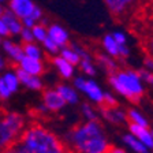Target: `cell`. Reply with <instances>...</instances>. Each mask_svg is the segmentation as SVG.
Here are the masks:
<instances>
[{
    "mask_svg": "<svg viewBox=\"0 0 153 153\" xmlns=\"http://www.w3.org/2000/svg\"><path fill=\"white\" fill-rule=\"evenodd\" d=\"M73 153H108L112 146L101 120H83L67 131L64 137Z\"/></svg>",
    "mask_w": 153,
    "mask_h": 153,
    "instance_id": "1",
    "label": "cell"
},
{
    "mask_svg": "<svg viewBox=\"0 0 153 153\" xmlns=\"http://www.w3.org/2000/svg\"><path fill=\"white\" fill-rule=\"evenodd\" d=\"M18 142L34 153H68L64 140L40 123L27 124Z\"/></svg>",
    "mask_w": 153,
    "mask_h": 153,
    "instance_id": "2",
    "label": "cell"
},
{
    "mask_svg": "<svg viewBox=\"0 0 153 153\" xmlns=\"http://www.w3.org/2000/svg\"><path fill=\"white\" fill-rule=\"evenodd\" d=\"M108 83L115 94L123 97L124 100L137 104L141 101L146 88L138 70L133 68H119L114 74L108 75Z\"/></svg>",
    "mask_w": 153,
    "mask_h": 153,
    "instance_id": "3",
    "label": "cell"
},
{
    "mask_svg": "<svg viewBox=\"0 0 153 153\" xmlns=\"http://www.w3.org/2000/svg\"><path fill=\"white\" fill-rule=\"evenodd\" d=\"M26 120L21 114L13 111H3L0 118V150L13 146L21 138Z\"/></svg>",
    "mask_w": 153,
    "mask_h": 153,
    "instance_id": "4",
    "label": "cell"
},
{
    "mask_svg": "<svg viewBox=\"0 0 153 153\" xmlns=\"http://www.w3.org/2000/svg\"><path fill=\"white\" fill-rule=\"evenodd\" d=\"M73 86L79 92V94L85 96L86 100L89 102L94 104L96 107H101L102 105L105 90L102 89L101 85H100L97 81L93 79V78H88V76H85V75L74 76Z\"/></svg>",
    "mask_w": 153,
    "mask_h": 153,
    "instance_id": "5",
    "label": "cell"
},
{
    "mask_svg": "<svg viewBox=\"0 0 153 153\" xmlns=\"http://www.w3.org/2000/svg\"><path fill=\"white\" fill-rule=\"evenodd\" d=\"M101 48L102 52L109 55L111 57H115L116 60H122V59H127L130 56V47L128 45H119L118 42L114 40L111 33H107L101 37Z\"/></svg>",
    "mask_w": 153,
    "mask_h": 153,
    "instance_id": "6",
    "label": "cell"
},
{
    "mask_svg": "<svg viewBox=\"0 0 153 153\" xmlns=\"http://www.w3.org/2000/svg\"><path fill=\"white\" fill-rule=\"evenodd\" d=\"M100 112V119L105 120L107 123L112 124V126H123L127 124V115H126V109L122 108L120 105H115V107H99Z\"/></svg>",
    "mask_w": 153,
    "mask_h": 153,
    "instance_id": "7",
    "label": "cell"
},
{
    "mask_svg": "<svg viewBox=\"0 0 153 153\" xmlns=\"http://www.w3.org/2000/svg\"><path fill=\"white\" fill-rule=\"evenodd\" d=\"M41 104L44 105V108L47 109L48 114H56L64 109L66 107V101L62 99V96L57 93V90L55 88L51 89L42 90L41 94Z\"/></svg>",
    "mask_w": 153,
    "mask_h": 153,
    "instance_id": "8",
    "label": "cell"
},
{
    "mask_svg": "<svg viewBox=\"0 0 153 153\" xmlns=\"http://www.w3.org/2000/svg\"><path fill=\"white\" fill-rule=\"evenodd\" d=\"M138 0H102L105 8L115 18H122L130 11V8Z\"/></svg>",
    "mask_w": 153,
    "mask_h": 153,
    "instance_id": "9",
    "label": "cell"
},
{
    "mask_svg": "<svg viewBox=\"0 0 153 153\" xmlns=\"http://www.w3.org/2000/svg\"><path fill=\"white\" fill-rule=\"evenodd\" d=\"M47 32L48 37L51 38L59 48L67 47L70 44V33L66 27H63L59 23H49L47 26Z\"/></svg>",
    "mask_w": 153,
    "mask_h": 153,
    "instance_id": "10",
    "label": "cell"
},
{
    "mask_svg": "<svg viewBox=\"0 0 153 153\" xmlns=\"http://www.w3.org/2000/svg\"><path fill=\"white\" fill-rule=\"evenodd\" d=\"M14 71H15L16 76H18L19 83L25 86L26 89L33 90V92H42L44 90V82H42L41 76L30 75V74L25 73L16 66H14Z\"/></svg>",
    "mask_w": 153,
    "mask_h": 153,
    "instance_id": "11",
    "label": "cell"
},
{
    "mask_svg": "<svg viewBox=\"0 0 153 153\" xmlns=\"http://www.w3.org/2000/svg\"><path fill=\"white\" fill-rule=\"evenodd\" d=\"M36 7H37V4L33 0H10L8 1V10L13 11L21 21L32 15Z\"/></svg>",
    "mask_w": 153,
    "mask_h": 153,
    "instance_id": "12",
    "label": "cell"
},
{
    "mask_svg": "<svg viewBox=\"0 0 153 153\" xmlns=\"http://www.w3.org/2000/svg\"><path fill=\"white\" fill-rule=\"evenodd\" d=\"M16 67H19L25 73L30 74V75H36V76H41L45 73V64L42 59H34V57L23 56L19 60V63L16 64Z\"/></svg>",
    "mask_w": 153,
    "mask_h": 153,
    "instance_id": "13",
    "label": "cell"
},
{
    "mask_svg": "<svg viewBox=\"0 0 153 153\" xmlns=\"http://www.w3.org/2000/svg\"><path fill=\"white\" fill-rule=\"evenodd\" d=\"M51 64L55 67V70L57 71V74L63 78L64 81H73V78L75 76V66H73L71 63L63 59L60 55L56 56H51Z\"/></svg>",
    "mask_w": 153,
    "mask_h": 153,
    "instance_id": "14",
    "label": "cell"
},
{
    "mask_svg": "<svg viewBox=\"0 0 153 153\" xmlns=\"http://www.w3.org/2000/svg\"><path fill=\"white\" fill-rule=\"evenodd\" d=\"M55 89L57 90V93L62 96V99L66 101L67 105H76L79 104L81 97L79 92L74 88L73 85H70L68 82H60L55 86Z\"/></svg>",
    "mask_w": 153,
    "mask_h": 153,
    "instance_id": "15",
    "label": "cell"
},
{
    "mask_svg": "<svg viewBox=\"0 0 153 153\" xmlns=\"http://www.w3.org/2000/svg\"><path fill=\"white\" fill-rule=\"evenodd\" d=\"M128 133H131L138 141L145 145L149 150H153V135H152V128L150 127H143V126H137V124L127 123Z\"/></svg>",
    "mask_w": 153,
    "mask_h": 153,
    "instance_id": "16",
    "label": "cell"
},
{
    "mask_svg": "<svg viewBox=\"0 0 153 153\" xmlns=\"http://www.w3.org/2000/svg\"><path fill=\"white\" fill-rule=\"evenodd\" d=\"M93 57H94L97 67H100L107 75H111L116 70H119V60H116L115 57H111L105 52H97Z\"/></svg>",
    "mask_w": 153,
    "mask_h": 153,
    "instance_id": "17",
    "label": "cell"
},
{
    "mask_svg": "<svg viewBox=\"0 0 153 153\" xmlns=\"http://www.w3.org/2000/svg\"><path fill=\"white\" fill-rule=\"evenodd\" d=\"M1 19H3V22L6 23V27H7V30H8V34L18 36L19 33H21V30L23 29L22 21H21L13 11H10L8 8L4 10L3 15H1Z\"/></svg>",
    "mask_w": 153,
    "mask_h": 153,
    "instance_id": "18",
    "label": "cell"
},
{
    "mask_svg": "<svg viewBox=\"0 0 153 153\" xmlns=\"http://www.w3.org/2000/svg\"><path fill=\"white\" fill-rule=\"evenodd\" d=\"M1 45H3V49H4V52H6V55L8 56V59L13 60V63L15 64V66L19 63V60L25 56L23 48L19 44H16V42L10 41V40H4V41L1 42Z\"/></svg>",
    "mask_w": 153,
    "mask_h": 153,
    "instance_id": "19",
    "label": "cell"
},
{
    "mask_svg": "<svg viewBox=\"0 0 153 153\" xmlns=\"http://www.w3.org/2000/svg\"><path fill=\"white\" fill-rule=\"evenodd\" d=\"M122 142H123V145L126 146V149L130 150V152H133V153H146V152H149V149H148L141 141H138L131 133L122 134Z\"/></svg>",
    "mask_w": 153,
    "mask_h": 153,
    "instance_id": "20",
    "label": "cell"
},
{
    "mask_svg": "<svg viewBox=\"0 0 153 153\" xmlns=\"http://www.w3.org/2000/svg\"><path fill=\"white\" fill-rule=\"evenodd\" d=\"M126 115H127V123L149 127V119L146 118V115L135 107H130V108L126 109Z\"/></svg>",
    "mask_w": 153,
    "mask_h": 153,
    "instance_id": "21",
    "label": "cell"
},
{
    "mask_svg": "<svg viewBox=\"0 0 153 153\" xmlns=\"http://www.w3.org/2000/svg\"><path fill=\"white\" fill-rule=\"evenodd\" d=\"M76 67H78L81 73H82L85 76H88V78H93V76L97 75V68H99V67H97V64H96L94 57L93 56L81 59Z\"/></svg>",
    "mask_w": 153,
    "mask_h": 153,
    "instance_id": "22",
    "label": "cell"
},
{
    "mask_svg": "<svg viewBox=\"0 0 153 153\" xmlns=\"http://www.w3.org/2000/svg\"><path fill=\"white\" fill-rule=\"evenodd\" d=\"M81 115H82L83 120H100V112L96 108V105L89 101L81 102L79 107Z\"/></svg>",
    "mask_w": 153,
    "mask_h": 153,
    "instance_id": "23",
    "label": "cell"
},
{
    "mask_svg": "<svg viewBox=\"0 0 153 153\" xmlns=\"http://www.w3.org/2000/svg\"><path fill=\"white\" fill-rule=\"evenodd\" d=\"M59 55H60L63 59H66L68 63H71L73 66H78V63H79V55L76 53V51L74 49L73 47H71V44H68L67 47H63L60 48V51H59Z\"/></svg>",
    "mask_w": 153,
    "mask_h": 153,
    "instance_id": "24",
    "label": "cell"
},
{
    "mask_svg": "<svg viewBox=\"0 0 153 153\" xmlns=\"http://www.w3.org/2000/svg\"><path fill=\"white\" fill-rule=\"evenodd\" d=\"M23 53L25 56L29 57H34V59H44V52L42 48L37 44V42H29V44H23Z\"/></svg>",
    "mask_w": 153,
    "mask_h": 153,
    "instance_id": "25",
    "label": "cell"
},
{
    "mask_svg": "<svg viewBox=\"0 0 153 153\" xmlns=\"http://www.w3.org/2000/svg\"><path fill=\"white\" fill-rule=\"evenodd\" d=\"M1 78H3L4 83L7 85V88H8L10 90H11V93H16L19 89V86H21V83H19V79L18 76H16L15 71H6V73L1 75Z\"/></svg>",
    "mask_w": 153,
    "mask_h": 153,
    "instance_id": "26",
    "label": "cell"
},
{
    "mask_svg": "<svg viewBox=\"0 0 153 153\" xmlns=\"http://www.w3.org/2000/svg\"><path fill=\"white\" fill-rule=\"evenodd\" d=\"M32 33H33V37H34V41L41 44L45 38L48 37L47 25H45V23H42V22L37 23V25H34L32 27Z\"/></svg>",
    "mask_w": 153,
    "mask_h": 153,
    "instance_id": "27",
    "label": "cell"
},
{
    "mask_svg": "<svg viewBox=\"0 0 153 153\" xmlns=\"http://www.w3.org/2000/svg\"><path fill=\"white\" fill-rule=\"evenodd\" d=\"M41 45H42V49H44L47 53H49V56H56V55H59L60 48L57 47V45L55 44V42L52 41L49 37L45 38L44 41L41 42Z\"/></svg>",
    "mask_w": 153,
    "mask_h": 153,
    "instance_id": "28",
    "label": "cell"
},
{
    "mask_svg": "<svg viewBox=\"0 0 153 153\" xmlns=\"http://www.w3.org/2000/svg\"><path fill=\"white\" fill-rule=\"evenodd\" d=\"M111 36L114 37V40L118 42L119 45H128V37H127V33L120 30V29H116L114 32L111 33Z\"/></svg>",
    "mask_w": 153,
    "mask_h": 153,
    "instance_id": "29",
    "label": "cell"
},
{
    "mask_svg": "<svg viewBox=\"0 0 153 153\" xmlns=\"http://www.w3.org/2000/svg\"><path fill=\"white\" fill-rule=\"evenodd\" d=\"M102 105H104V107H115V105H119V101L114 92H107V90H105Z\"/></svg>",
    "mask_w": 153,
    "mask_h": 153,
    "instance_id": "30",
    "label": "cell"
},
{
    "mask_svg": "<svg viewBox=\"0 0 153 153\" xmlns=\"http://www.w3.org/2000/svg\"><path fill=\"white\" fill-rule=\"evenodd\" d=\"M21 36V40H22L23 44H29V42H34V37H33V33H32V29L29 27H23L19 33Z\"/></svg>",
    "mask_w": 153,
    "mask_h": 153,
    "instance_id": "31",
    "label": "cell"
},
{
    "mask_svg": "<svg viewBox=\"0 0 153 153\" xmlns=\"http://www.w3.org/2000/svg\"><path fill=\"white\" fill-rule=\"evenodd\" d=\"M138 73H140L142 81L145 82V85H149L153 88V73L152 71H148V70H145V68H140Z\"/></svg>",
    "mask_w": 153,
    "mask_h": 153,
    "instance_id": "32",
    "label": "cell"
},
{
    "mask_svg": "<svg viewBox=\"0 0 153 153\" xmlns=\"http://www.w3.org/2000/svg\"><path fill=\"white\" fill-rule=\"evenodd\" d=\"M11 90L7 88V85L4 83L3 78L0 76V100H8L11 97Z\"/></svg>",
    "mask_w": 153,
    "mask_h": 153,
    "instance_id": "33",
    "label": "cell"
},
{
    "mask_svg": "<svg viewBox=\"0 0 153 153\" xmlns=\"http://www.w3.org/2000/svg\"><path fill=\"white\" fill-rule=\"evenodd\" d=\"M143 68L148 71H152L153 73V56L150 55H146V56L143 57Z\"/></svg>",
    "mask_w": 153,
    "mask_h": 153,
    "instance_id": "34",
    "label": "cell"
},
{
    "mask_svg": "<svg viewBox=\"0 0 153 153\" xmlns=\"http://www.w3.org/2000/svg\"><path fill=\"white\" fill-rule=\"evenodd\" d=\"M145 49H146V53L148 55L153 56V34L148 37L146 42H145Z\"/></svg>",
    "mask_w": 153,
    "mask_h": 153,
    "instance_id": "35",
    "label": "cell"
},
{
    "mask_svg": "<svg viewBox=\"0 0 153 153\" xmlns=\"http://www.w3.org/2000/svg\"><path fill=\"white\" fill-rule=\"evenodd\" d=\"M14 148H15L16 153H34V152H32V150H29L27 148H25L23 145H21L19 142L14 143Z\"/></svg>",
    "mask_w": 153,
    "mask_h": 153,
    "instance_id": "36",
    "label": "cell"
},
{
    "mask_svg": "<svg viewBox=\"0 0 153 153\" xmlns=\"http://www.w3.org/2000/svg\"><path fill=\"white\" fill-rule=\"evenodd\" d=\"M108 153H128V150L126 149V148H122V146H115V145H112V146L109 148Z\"/></svg>",
    "mask_w": 153,
    "mask_h": 153,
    "instance_id": "37",
    "label": "cell"
},
{
    "mask_svg": "<svg viewBox=\"0 0 153 153\" xmlns=\"http://www.w3.org/2000/svg\"><path fill=\"white\" fill-rule=\"evenodd\" d=\"M6 36H8V30H7L6 23L3 22L1 16H0V37H6Z\"/></svg>",
    "mask_w": 153,
    "mask_h": 153,
    "instance_id": "38",
    "label": "cell"
},
{
    "mask_svg": "<svg viewBox=\"0 0 153 153\" xmlns=\"http://www.w3.org/2000/svg\"><path fill=\"white\" fill-rule=\"evenodd\" d=\"M0 153H16V150H15V148H14V145H13V146L6 148V149L0 150Z\"/></svg>",
    "mask_w": 153,
    "mask_h": 153,
    "instance_id": "39",
    "label": "cell"
},
{
    "mask_svg": "<svg viewBox=\"0 0 153 153\" xmlns=\"http://www.w3.org/2000/svg\"><path fill=\"white\" fill-rule=\"evenodd\" d=\"M4 68H6V60H4L3 55L0 53V71H3Z\"/></svg>",
    "mask_w": 153,
    "mask_h": 153,
    "instance_id": "40",
    "label": "cell"
},
{
    "mask_svg": "<svg viewBox=\"0 0 153 153\" xmlns=\"http://www.w3.org/2000/svg\"><path fill=\"white\" fill-rule=\"evenodd\" d=\"M4 10H6V8H4V7H3V6H1V4H0V16L3 15V13H4Z\"/></svg>",
    "mask_w": 153,
    "mask_h": 153,
    "instance_id": "41",
    "label": "cell"
},
{
    "mask_svg": "<svg viewBox=\"0 0 153 153\" xmlns=\"http://www.w3.org/2000/svg\"><path fill=\"white\" fill-rule=\"evenodd\" d=\"M4 1H6V0H0V4H1V3H4Z\"/></svg>",
    "mask_w": 153,
    "mask_h": 153,
    "instance_id": "42",
    "label": "cell"
},
{
    "mask_svg": "<svg viewBox=\"0 0 153 153\" xmlns=\"http://www.w3.org/2000/svg\"><path fill=\"white\" fill-rule=\"evenodd\" d=\"M1 42H3V41H1V37H0V45H1Z\"/></svg>",
    "mask_w": 153,
    "mask_h": 153,
    "instance_id": "43",
    "label": "cell"
},
{
    "mask_svg": "<svg viewBox=\"0 0 153 153\" xmlns=\"http://www.w3.org/2000/svg\"><path fill=\"white\" fill-rule=\"evenodd\" d=\"M146 153H152V150H149V152H146Z\"/></svg>",
    "mask_w": 153,
    "mask_h": 153,
    "instance_id": "44",
    "label": "cell"
},
{
    "mask_svg": "<svg viewBox=\"0 0 153 153\" xmlns=\"http://www.w3.org/2000/svg\"><path fill=\"white\" fill-rule=\"evenodd\" d=\"M152 135H153V128H152Z\"/></svg>",
    "mask_w": 153,
    "mask_h": 153,
    "instance_id": "45",
    "label": "cell"
}]
</instances>
